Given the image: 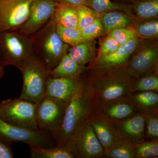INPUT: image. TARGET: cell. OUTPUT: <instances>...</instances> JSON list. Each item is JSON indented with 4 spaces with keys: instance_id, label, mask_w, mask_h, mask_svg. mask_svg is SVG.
<instances>
[{
    "instance_id": "cell-10",
    "label": "cell",
    "mask_w": 158,
    "mask_h": 158,
    "mask_svg": "<svg viewBox=\"0 0 158 158\" xmlns=\"http://www.w3.org/2000/svg\"><path fill=\"white\" fill-rule=\"evenodd\" d=\"M34 0H0V32L17 30L27 21Z\"/></svg>"
},
{
    "instance_id": "cell-29",
    "label": "cell",
    "mask_w": 158,
    "mask_h": 158,
    "mask_svg": "<svg viewBox=\"0 0 158 158\" xmlns=\"http://www.w3.org/2000/svg\"><path fill=\"white\" fill-rule=\"evenodd\" d=\"M78 15V29L81 30L92 23L99 19L100 15L88 6L81 5L77 6Z\"/></svg>"
},
{
    "instance_id": "cell-12",
    "label": "cell",
    "mask_w": 158,
    "mask_h": 158,
    "mask_svg": "<svg viewBox=\"0 0 158 158\" xmlns=\"http://www.w3.org/2000/svg\"><path fill=\"white\" fill-rule=\"evenodd\" d=\"M158 62V51L153 47L138 51L121 68L135 80L145 74L155 72Z\"/></svg>"
},
{
    "instance_id": "cell-8",
    "label": "cell",
    "mask_w": 158,
    "mask_h": 158,
    "mask_svg": "<svg viewBox=\"0 0 158 158\" xmlns=\"http://www.w3.org/2000/svg\"><path fill=\"white\" fill-rule=\"evenodd\" d=\"M68 104L58 99L46 95L37 104L36 117L39 129L50 134L55 139Z\"/></svg>"
},
{
    "instance_id": "cell-28",
    "label": "cell",
    "mask_w": 158,
    "mask_h": 158,
    "mask_svg": "<svg viewBox=\"0 0 158 158\" xmlns=\"http://www.w3.org/2000/svg\"><path fill=\"white\" fill-rule=\"evenodd\" d=\"M136 14L139 17L148 19L155 17L158 14V0H146L136 6Z\"/></svg>"
},
{
    "instance_id": "cell-5",
    "label": "cell",
    "mask_w": 158,
    "mask_h": 158,
    "mask_svg": "<svg viewBox=\"0 0 158 158\" xmlns=\"http://www.w3.org/2000/svg\"><path fill=\"white\" fill-rule=\"evenodd\" d=\"M0 65L18 67L24 60L34 54L31 36L17 30L0 32Z\"/></svg>"
},
{
    "instance_id": "cell-14",
    "label": "cell",
    "mask_w": 158,
    "mask_h": 158,
    "mask_svg": "<svg viewBox=\"0 0 158 158\" xmlns=\"http://www.w3.org/2000/svg\"><path fill=\"white\" fill-rule=\"evenodd\" d=\"M88 120L104 150L122 140L113 122L99 112L94 106Z\"/></svg>"
},
{
    "instance_id": "cell-25",
    "label": "cell",
    "mask_w": 158,
    "mask_h": 158,
    "mask_svg": "<svg viewBox=\"0 0 158 158\" xmlns=\"http://www.w3.org/2000/svg\"><path fill=\"white\" fill-rule=\"evenodd\" d=\"M152 72L136 79L133 86L132 92L153 91L158 92V77Z\"/></svg>"
},
{
    "instance_id": "cell-11",
    "label": "cell",
    "mask_w": 158,
    "mask_h": 158,
    "mask_svg": "<svg viewBox=\"0 0 158 158\" xmlns=\"http://www.w3.org/2000/svg\"><path fill=\"white\" fill-rule=\"evenodd\" d=\"M59 5L55 0H34L27 20L17 30L32 36L48 22Z\"/></svg>"
},
{
    "instance_id": "cell-1",
    "label": "cell",
    "mask_w": 158,
    "mask_h": 158,
    "mask_svg": "<svg viewBox=\"0 0 158 158\" xmlns=\"http://www.w3.org/2000/svg\"><path fill=\"white\" fill-rule=\"evenodd\" d=\"M85 85L94 101L111 100L132 92L135 80L120 67L108 70H95Z\"/></svg>"
},
{
    "instance_id": "cell-19",
    "label": "cell",
    "mask_w": 158,
    "mask_h": 158,
    "mask_svg": "<svg viewBox=\"0 0 158 158\" xmlns=\"http://www.w3.org/2000/svg\"><path fill=\"white\" fill-rule=\"evenodd\" d=\"M85 70V66L79 65L67 53L51 71L49 77L80 78L82 77Z\"/></svg>"
},
{
    "instance_id": "cell-2",
    "label": "cell",
    "mask_w": 158,
    "mask_h": 158,
    "mask_svg": "<svg viewBox=\"0 0 158 158\" xmlns=\"http://www.w3.org/2000/svg\"><path fill=\"white\" fill-rule=\"evenodd\" d=\"M31 37L34 55L50 72L67 53L70 47L62 41L57 33L54 16Z\"/></svg>"
},
{
    "instance_id": "cell-20",
    "label": "cell",
    "mask_w": 158,
    "mask_h": 158,
    "mask_svg": "<svg viewBox=\"0 0 158 158\" xmlns=\"http://www.w3.org/2000/svg\"><path fill=\"white\" fill-rule=\"evenodd\" d=\"M94 46L92 40L83 41L69 48L67 54L79 65L85 66L93 61Z\"/></svg>"
},
{
    "instance_id": "cell-23",
    "label": "cell",
    "mask_w": 158,
    "mask_h": 158,
    "mask_svg": "<svg viewBox=\"0 0 158 158\" xmlns=\"http://www.w3.org/2000/svg\"><path fill=\"white\" fill-rule=\"evenodd\" d=\"M31 158H74L70 152L65 147L56 146L44 147L35 144L29 145Z\"/></svg>"
},
{
    "instance_id": "cell-30",
    "label": "cell",
    "mask_w": 158,
    "mask_h": 158,
    "mask_svg": "<svg viewBox=\"0 0 158 158\" xmlns=\"http://www.w3.org/2000/svg\"><path fill=\"white\" fill-rule=\"evenodd\" d=\"M136 34L144 38H152L158 35V22L150 20L138 23L135 28Z\"/></svg>"
},
{
    "instance_id": "cell-34",
    "label": "cell",
    "mask_w": 158,
    "mask_h": 158,
    "mask_svg": "<svg viewBox=\"0 0 158 158\" xmlns=\"http://www.w3.org/2000/svg\"><path fill=\"white\" fill-rule=\"evenodd\" d=\"M108 36L112 37L119 44L122 45L130 40L136 37L135 31L132 29L126 28H119L110 31Z\"/></svg>"
},
{
    "instance_id": "cell-32",
    "label": "cell",
    "mask_w": 158,
    "mask_h": 158,
    "mask_svg": "<svg viewBox=\"0 0 158 158\" xmlns=\"http://www.w3.org/2000/svg\"><path fill=\"white\" fill-rule=\"evenodd\" d=\"M145 122V138L149 140L158 139V114L143 115Z\"/></svg>"
},
{
    "instance_id": "cell-37",
    "label": "cell",
    "mask_w": 158,
    "mask_h": 158,
    "mask_svg": "<svg viewBox=\"0 0 158 158\" xmlns=\"http://www.w3.org/2000/svg\"><path fill=\"white\" fill-rule=\"evenodd\" d=\"M59 5L79 6L85 5L86 0H55Z\"/></svg>"
},
{
    "instance_id": "cell-38",
    "label": "cell",
    "mask_w": 158,
    "mask_h": 158,
    "mask_svg": "<svg viewBox=\"0 0 158 158\" xmlns=\"http://www.w3.org/2000/svg\"><path fill=\"white\" fill-rule=\"evenodd\" d=\"M4 70H3V67L0 66V79L4 75Z\"/></svg>"
},
{
    "instance_id": "cell-3",
    "label": "cell",
    "mask_w": 158,
    "mask_h": 158,
    "mask_svg": "<svg viewBox=\"0 0 158 158\" xmlns=\"http://www.w3.org/2000/svg\"><path fill=\"white\" fill-rule=\"evenodd\" d=\"M94 102L85 83L69 103L62 124L55 140L56 145L65 147L70 136L88 119L94 108Z\"/></svg>"
},
{
    "instance_id": "cell-36",
    "label": "cell",
    "mask_w": 158,
    "mask_h": 158,
    "mask_svg": "<svg viewBox=\"0 0 158 158\" xmlns=\"http://www.w3.org/2000/svg\"><path fill=\"white\" fill-rule=\"evenodd\" d=\"M14 156L11 147L0 140V158H12Z\"/></svg>"
},
{
    "instance_id": "cell-24",
    "label": "cell",
    "mask_w": 158,
    "mask_h": 158,
    "mask_svg": "<svg viewBox=\"0 0 158 158\" xmlns=\"http://www.w3.org/2000/svg\"><path fill=\"white\" fill-rule=\"evenodd\" d=\"M135 146L123 140L116 142L105 150L104 157L110 158H135Z\"/></svg>"
},
{
    "instance_id": "cell-15",
    "label": "cell",
    "mask_w": 158,
    "mask_h": 158,
    "mask_svg": "<svg viewBox=\"0 0 158 158\" xmlns=\"http://www.w3.org/2000/svg\"><path fill=\"white\" fill-rule=\"evenodd\" d=\"M85 83V79L49 77L45 94L69 103Z\"/></svg>"
},
{
    "instance_id": "cell-27",
    "label": "cell",
    "mask_w": 158,
    "mask_h": 158,
    "mask_svg": "<svg viewBox=\"0 0 158 158\" xmlns=\"http://www.w3.org/2000/svg\"><path fill=\"white\" fill-rule=\"evenodd\" d=\"M135 146V158L158 157V139L145 141Z\"/></svg>"
},
{
    "instance_id": "cell-9",
    "label": "cell",
    "mask_w": 158,
    "mask_h": 158,
    "mask_svg": "<svg viewBox=\"0 0 158 158\" xmlns=\"http://www.w3.org/2000/svg\"><path fill=\"white\" fill-rule=\"evenodd\" d=\"M0 140L7 144L20 142L44 147L56 145V140L49 133L40 129H26L10 124L0 117Z\"/></svg>"
},
{
    "instance_id": "cell-26",
    "label": "cell",
    "mask_w": 158,
    "mask_h": 158,
    "mask_svg": "<svg viewBox=\"0 0 158 158\" xmlns=\"http://www.w3.org/2000/svg\"><path fill=\"white\" fill-rule=\"evenodd\" d=\"M56 29L61 39L69 46H74L84 41L78 29L70 28L56 24Z\"/></svg>"
},
{
    "instance_id": "cell-21",
    "label": "cell",
    "mask_w": 158,
    "mask_h": 158,
    "mask_svg": "<svg viewBox=\"0 0 158 158\" xmlns=\"http://www.w3.org/2000/svg\"><path fill=\"white\" fill-rule=\"evenodd\" d=\"M54 19L57 24L70 28L78 29L77 7L59 5L55 11Z\"/></svg>"
},
{
    "instance_id": "cell-4",
    "label": "cell",
    "mask_w": 158,
    "mask_h": 158,
    "mask_svg": "<svg viewBox=\"0 0 158 158\" xmlns=\"http://www.w3.org/2000/svg\"><path fill=\"white\" fill-rule=\"evenodd\" d=\"M17 68L23 78L19 98L38 103L46 96V84L50 72L34 54L21 63Z\"/></svg>"
},
{
    "instance_id": "cell-6",
    "label": "cell",
    "mask_w": 158,
    "mask_h": 158,
    "mask_svg": "<svg viewBox=\"0 0 158 158\" xmlns=\"http://www.w3.org/2000/svg\"><path fill=\"white\" fill-rule=\"evenodd\" d=\"M37 104L19 98L0 102V117L26 129L39 130L36 120Z\"/></svg>"
},
{
    "instance_id": "cell-13",
    "label": "cell",
    "mask_w": 158,
    "mask_h": 158,
    "mask_svg": "<svg viewBox=\"0 0 158 158\" xmlns=\"http://www.w3.org/2000/svg\"><path fill=\"white\" fill-rule=\"evenodd\" d=\"M94 107L113 122L123 120L138 113L128 95L106 101H94Z\"/></svg>"
},
{
    "instance_id": "cell-33",
    "label": "cell",
    "mask_w": 158,
    "mask_h": 158,
    "mask_svg": "<svg viewBox=\"0 0 158 158\" xmlns=\"http://www.w3.org/2000/svg\"><path fill=\"white\" fill-rule=\"evenodd\" d=\"M80 31L84 41L92 40L105 32L102 24L99 19L95 20L90 25Z\"/></svg>"
},
{
    "instance_id": "cell-17",
    "label": "cell",
    "mask_w": 158,
    "mask_h": 158,
    "mask_svg": "<svg viewBox=\"0 0 158 158\" xmlns=\"http://www.w3.org/2000/svg\"><path fill=\"white\" fill-rule=\"evenodd\" d=\"M138 40L134 37L112 53L98 56L94 64V70H108L120 67L125 64L135 52L138 45Z\"/></svg>"
},
{
    "instance_id": "cell-35",
    "label": "cell",
    "mask_w": 158,
    "mask_h": 158,
    "mask_svg": "<svg viewBox=\"0 0 158 158\" xmlns=\"http://www.w3.org/2000/svg\"><path fill=\"white\" fill-rule=\"evenodd\" d=\"M120 46L119 44L112 37L108 36L102 43L98 56H104L112 53L117 50Z\"/></svg>"
},
{
    "instance_id": "cell-18",
    "label": "cell",
    "mask_w": 158,
    "mask_h": 158,
    "mask_svg": "<svg viewBox=\"0 0 158 158\" xmlns=\"http://www.w3.org/2000/svg\"><path fill=\"white\" fill-rule=\"evenodd\" d=\"M138 113L143 115L158 114V92L137 91L128 94Z\"/></svg>"
},
{
    "instance_id": "cell-31",
    "label": "cell",
    "mask_w": 158,
    "mask_h": 158,
    "mask_svg": "<svg viewBox=\"0 0 158 158\" xmlns=\"http://www.w3.org/2000/svg\"><path fill=\"white\" fill-rule=\"evenodd\" d=\"M99 14L120 9L121 6L111 0H86L85 5Z\"/></svg>"
},
{
    "instance_id": "cell-7",
    "label": "cell",
    "mask_w": 158,
    "mask_h": 158,
    "mask_svg": "<svg viewBox=\"0 0 158 158\" xmlns=\"http://www.w3.org/2000/svg\"><path fill=\"white\" fill-rule=\"evenodd\" d=\"M65 147L72 154L74 158L104 157V149L88 119L75 131Z\"/></svg>"
},
{
    "instance_id": "cell-16",
    "label": "cell",
    "mask_w": 158,
    "mask_h": 158,
    "mask_svg": "<svg viewBox=\"0 0 158 158\" xmlns=\"http://www.w3.org/2000/svg\"><path fill=\"white\" fill-rule=\"evenodd\" d=\"M113 123L122 140L134 145L146 141L145 119L141 113L138 112Z\"/></svg>"
},
{
    "instance_id": "cell-22",
    "label": "cell",
    "mask_w": 158,
    "mask_h": 158,
    "mask_svg": "<svg viewBox=\"0 0 158 158\" xmlns=\"http://www.w3.org/2000/svg\"><path fill=\"white\" fill-rule=\"evenodd\" d=\"M99 19L105 32H110L119 28L128 27L131 24V19L124 13L113 10L101 13Z\"/></svg>"
}]
</instances>
